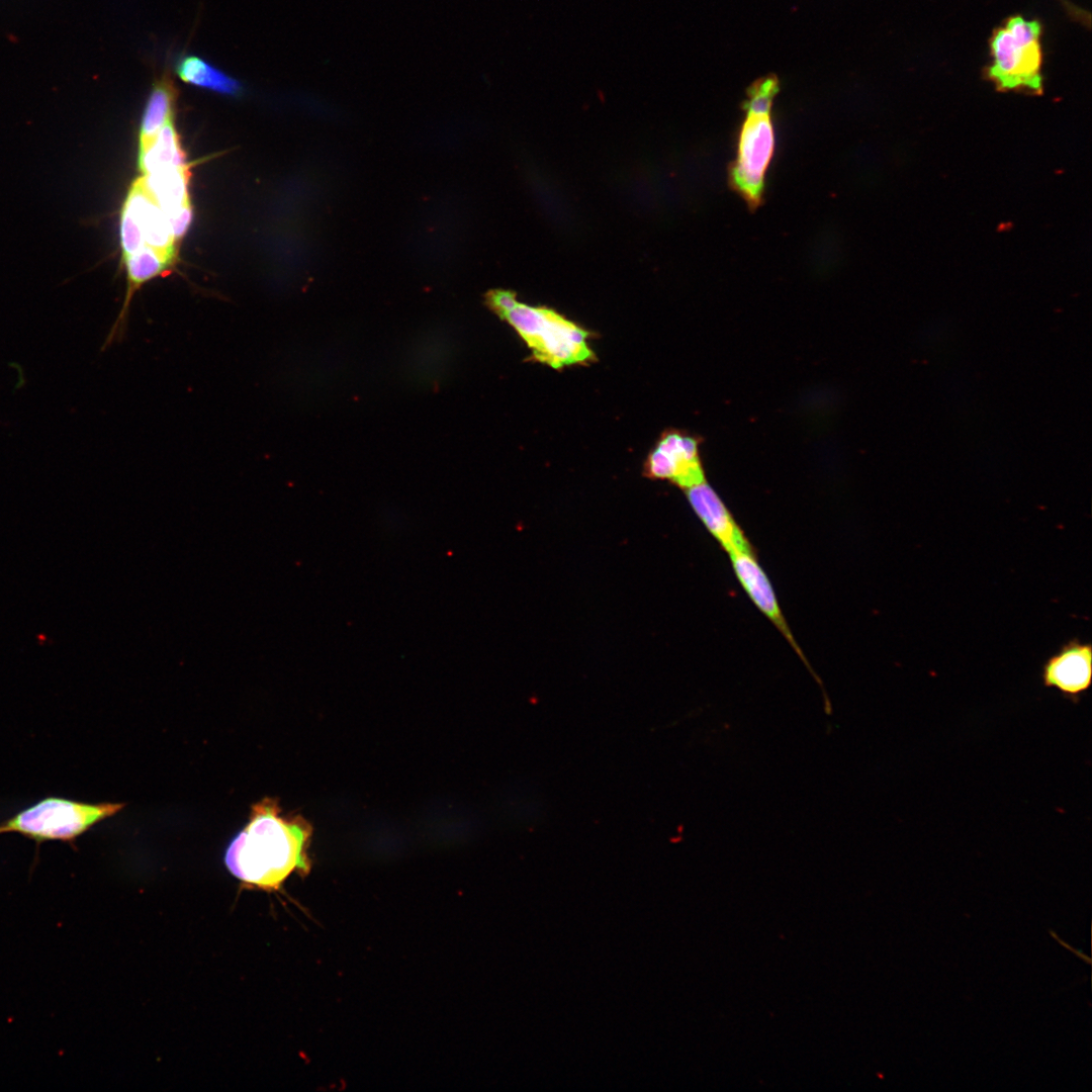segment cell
I'll use <instances>...</instances> for the list:
<instances>
[{
	"instance_id": "obj_1",
	"label": "cell",
	"mask_w": 1092,
	"mask_h": 1092,
	"mask_svg": "<svg viewBox=\"0 0 1092 1092\" xmlns=\"http://www.w3.org/2000/svg\"><path fill=\"white\" fill-rule=\"evenodd\" d=\"M310 832L300 817L281 815L277 802L265 799L252 807L249 823L226 850L225 864L246 884L277 889L292 872L308 871Z\"/></svg>"
},
{
	"instance_id": "obj_2",
	"label": "cell",
	"mask_w": 1092,
	"mask_h": 1092,
	"mask_svg": "<svg viewBox=\"0 0 1092 1092\" xmlns=\"http://www.w3.org/2000/svg\"><path fill=\"white\" fill-rule=\"evenodd\" d=\"M488 302L524 340L535 361L561 369L597 360L588 343L590 333L556 310L522 303L506 290L490 293Z\"/></svg>"
},
{
	"instance_id": "obj_3",
	"label": "cell",
	"mask_w": 1092,
	"mask_h": 1092,
	"mask_svg": "<svg viewBox=\"0 0 1092 1092\" xmlns=\"http://www.w3.org/2000/svg\"><path fill=\"white\" fill-rule=\"evenodd\" d=\"M1042 26L1022 15L1007 18L989 41L987 78L1002 91L1042 92Z\"/></svg>"
},
{
	"instance_id": "obj_4",
	"label": "cell",
	"mask_w": 1092,
	"mask_h": 1092,
	"mask_svg": "<svg viewBox=\"0 0 1092 1092\" xmlns=\"http://www.w3.org/2000/svg\"><path fill=\"white\" fill-rule=\"evenodd\" d=\"M122 807L119 803L87 804L50 797L0 823V834L16 832L37 845L59 840L73 846L78 836Z\"/></svg>"
},
{
	"instance_id": "obj_5",
	"label": "cell",
	"mask_w": 1092,
	"mask_h": 1092,
	"mask_svg": "<svg viewBox=\"0 0 1092 1092\" xmlns=\"http://www.w3.org/2000/svg\"><path fill=\"white\" fill-rule=\"evenodd\" d=\"M775 148L770 113H746L738 133L736 159L729 168V182L751 209L762 202L765 175Z\"/></svg>"
},
{
	"instance_id": "obj_6",
	"label": "cell",
	"mask_w": 1092,
	"mask_h": 1092,
	"mask_svg": "<svg viewBox=\"0 0 1092 1092\" xmlns=\"http://www.w3.org/2000/svg\"><path fill=\"white\" fill-rule=\"evenodd\" d=\"M701 442V438L686 431L665 430L645 460L644 475L668 480L684 489L704 481Z\"/></svg>"
},
{
	"instance_id": "obj_7",
	"label": "cell",
	"mask_w": 1092,
	"mask_h": 1092,
	"mask_svg": "<svg viewBox=\"0 0 1092 1092\" xmlns=\"http://www.w3.org/2000/svg\"><path fill=\"white\" fill-rule=\"evenodd\" d=\"M1042 685L1078 704L1092 682V645L1078 638L1066 642L1051 655L1041 670Z\"/></svg>"
},
{
	"instance_id": "obj_8",
	"label": "cell",
	"mask_w": 1092,
	"mask_h": 1092,
	"mask_svg": "<svg viewBox=\"0 0 1092 1092\" xmlns=\"http://www.w3.org/2000/svg\"><path fill=\"white\" fill-rule=\"evenodd\" d=\"M685 491L696 515L728 553L751 547L722 499L706 480Z\"/></svg>"
},
{
	"instance_id": "obj_9",
	"label": "cell",
	"mask_w": 1092,
	"mask_h": 1092,
	"mask_svg": "<svg viewBox=\"0 0 1092 1092\" xmlns=\"http://www.w3.org/2000/svg\"><path fill=\"white\" fill-rule=\"evenodd\" d=\"M123 206L128 208L136 219L146 246L176 259L177 243L169 218L147 190L143 177L132 183Z\"/></svg>"
},
{
	"instance_id": "obj_10",
	"label": "cell",
	"mask_w": 1092,
	"mask_h": 1092,
	"mask_svg": "<svg viewBox=\"0 0 1092 1092\" xmlns=\"http://www.w3.org/2000/svg\"><path fill=\"white\" fill-rule=\"evenodd\" d=\"M735 574L756 607L779 628L800 654L797 644L780 610L774 589L765 572L750 548L729 552Z\"/></svg>"
},
{
	"instance_id": "obj_11",
	"label": "cell",
	"mask_w": 1092,
	"mask_h": 1092,
	"mask_svg": "<svg viewBox=\"0 0 1092 1092\" xmlns=\"http://www.w3.org/2000/svg\"><path fill=\"white\" fill-rule=\"evenodd\" d=\"M189 177L188 166L170 167L145 174L143 180L151 196L169 217L190 203Z\"/></svg>"
},
{
	"instance_id": "obj_12",
	"label": "cell",
	"mask_w": 1092,
	"mask_h": 1092,
	"mask_svg": "<svg viewBox=\"0 0 1092 1092\" xmlns=\"http://www.w3.org/2000/svg\"><path fill=\"white\" fill-rule=\"evenodd\" d=\"M176 97L177 90L168 74L154 84L142 118L140 152L148 148L161 128L173 119Z\"/></svg>"
},
{
	"instance_id": "obj_13",
	"label": "cell",
	"mask_w": 1092,
	"mask_h": 1092,
	"mask_svg": "<svg viewBox=\"0 0 1092 1092\" xmlns=\"http://www.w3.org/2000/svg\"><path fill=\"white\" fill-rule=\"evenodd\" d=\"M186 166V155L171 119L161 128L154 142L140 152L139 167L144 174H149L160 169Z\"/></svg>"
},
{
	"instance_id": "obj_14",
	"label": "cell",
	"mask_w": 1092,
	"mask_h": 1092,
	"mask_svg": "<svg viewBox=\"0 0 1092 1092\" xmlns=\"http://www.w3.org/2000/svg\"><path fill=\"white\" fill-rule=\"evenodd\" d=\"M176 72L181 80L188 84L212 90L226 95H238L242 85L196 56H184L179 59Z\"/></svg>"
},
{
	"instance_id": "obj_15",
	"label": "cell",
	"mask_w": 1092,
	"mask_h": 1092,
	"mask_svg": "<svg viewBox=\"0 0 1092 1092\" xmlns=\"http://www.w3.org/2000/svg\"><path fill=\"white\" fill-rule=\"evenodd\" d=\"M778 92V81L766 77L756 81L748 90V100L744 102L746 113H770L774 97Z\"/></svg>"
},
{
	"instance_id": "obj_16",
	"label": "cell",
	"mask_w": 1092,
	"mask_h": 1092,
	"mask_svg": "<svg viewBox=\"0 0 1092 1092\" xmlns=\"http://www.w3.org/2000/svg\"><path fill=\"white\" fill-rule=\"evenodd\" d=\"M120 243L122 258L145 247L143 232L131 211L122 206L120 216Z\"/></svg>"
},
{
	"instance_id": "obj_17",
	"label": "cell",
	"mask_w": 1092,
	"mask_h": 1092,
	"mask_svg": "<svg viewBox=\"0 0 1092 1092\" xmlns=\"http://www.w3.org/2000/svg\"><path fill=\"white\" fill-rule=\"evenodd\" d=\"M192 217L193 208L191 202L184 205L179 211L168 217L176 243L179 242L186 234L192 221Z\"/></svg>"
}]
</instances>
